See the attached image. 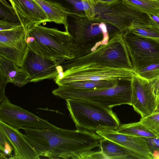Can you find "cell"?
<instances>
[{"label": "cell", "mask_w": 159, "mask_h": 159, "mask_svg": "<svg viewBox=\"0 0 159 159\" xmlns=\"http://www.w3.org/2000/svg\"><path fill=\"white\" fill-rule=\"evenodd\" d=\"M23 135L39 156L49 159H89L103 138L94 131L57 127H24Z\"/></svg>", "instance_id": "1"}, {"label": "cell", "mask_w": 159, "mask_h": 159, "mask_svg": "<svg viewBox=\"0 0 159 159\" xmlns=\"http://www.w3.org/2000/svg\"><path fill=\"white\" fill-rule=\"evenodd\" d=\"M28 48L37 54L60 64L75 58L73 38L68 31L37 25L28 31Z\"/></svg>", "instance_id": "2"}, {"label": "cell", "mask_w": 159, "mask_h": 159, "mask_svg": "<svg viewBox=\"0 0 159 159\" xmlns=\"http://www.w3.org/2000/svg\"><path fill=\"white\" fill-rule=\"evenodd\" d=\"M67 22V31L74 40V58L90 53L109 40L106 24L90 20L84 12L71 10Z\"/></svg>", "instance_id": "3"}, {"label": "cell", "mask_w": 159, "mask_h": 159, "mask_svg": "<svg viewBox=\"0 0 159 159\" xmlns=\"http://www.w3.org/2000/svg\"><path fill=\"white\" fill-rule=\"evenodd\" d=\"M65 100L77 129L95 132L104 128L117 130L121 124L112 108L84 99Z\"/></svg>", "instance_id": "4"}, {"label": "cell", "mask_w": 159, "mask_h": 159, "mask_svg": "<svg viewBox=\"0 0 159 159\" xmlns=\"http://www.w3.org/2000/svg\"><path fill=\"white\" fill-rule=\"evenodd\" d=\"M52 93L65 100L84 99L111 108L123 104L131 106V80L125 81L112 87L95 89L58 86L52 91Z\"/></svg>", "instance_id": "5"}, {"label": "cell", "mask_w": 159, "mask_h": 159, "mask_svg": "<svg viewBox=\"0 0 159 159\" xmlns=\"http://www.w3.org/2000/svg\"><path fill=\"white\" fill-rule=\"evenodd\" d=\"M96 63L112 67L133 69L123 34L118 32L106 44L81 57L66 61L61 65L78 66Z\"/></svg>", "instance_id": "6"}, {"label": "cell", "mask_w": 159, "mask_h": 159, "mask_svg": "<svg viewBox=\"0 0 159 159\" xmlns=\"http://www.w3.org/2000/svg\"><path fill=\"white\" fill-rule=\"evenodd\" d=\"M95 16L91 20L111 25L123 33L135 27H151L148 15L124 2L116 0L109 4L98 1Z\"/></svg>", "instance_id": "7"}, {"label": "cell", "mask_w": 159, "mask_h": 159, "mask_svg": "<svg viewBox=\"0 0 159 159\" xmlns=\"http://www.w3.org/2000/svg\"><path fill=\"white\" fill-rule=\"evenodd\" d=\"M61 65L63 70V76L54 79L57 85L84 80H131L136 74L133 69L112 67L96 63L74 66Z\"/></svg>", "instance_id": "8"}, {"label": "cell", "mask_w": 159, "mask_h": 159, "mask_svg": "<svg viewBox=\"0 0 159 159\" xmlns=\"http://www.w3.org/2000/svg\"><path fill=\"white\" fill-rule=\"evenodd\" d=\"M123 34L136 73L150 65L159 63V41L141 37L130 30Z\"/></svg>", "instance_id": "9"}, {"label": "cell", "mask_w": 159, "mask_h": 159, "mask_svg": "<svg viewBox=\"0 0 159 159\" xmlns=\"http://www.w3.org/2000/svg\"><path fill=\"white\" fill-rule=\"evenodd\" d=\"M0 103V121L18 130L24 127L39 129L57 127L32 113L11 103L7 97Z\"/></svg>", "instance_id": "10"}, {"label": "cell", "mask_w": 159, "mask_h": 159, "mask_svg": "<svg viewBox=\"0 0 159 159\" xmlns=\"http://www.w3.org/2000/svg\"><path fill=\"white\" fill-rule=\"evenodd\" d=\"M27 30L21 24L14 27L0 30V56L20 67L29 49Z\"/></svg>", "instance_id": "11"}, {"label": "cell", "mask_w": 159, "mask_h": 159, "mask_svg": "<svg viewBox=\"0 0 159 159\" xmlns=\"http://www.w3.org/2000/svg\"><path fill=\"white\" fill-rule=\"evenodd\" d=\"M131 106L141 117L152 114L159 102L150 81L136 73L131 80Z\"/></svg>", "instance_id": "12"}, {"label": "cell", "mask_w": 159, "mask_h": 159, "mask_svg": "<svg viewBox=\"0 0 159 159\" xmlns=\"http://www.w3.org/2000/svg\"><path fill=\"white\" fill-rule=\"evenodd\" d=\"M59 65L57 60L43 57L29 48L20 67L28 75L30 82H37L55 79L59 74Z\"/></svg>", "instance_id": "13"}, {"label": "cell", "mask_w": 159, "mask_h": 159, "mask_svg": "<svg viewBox=\"0 0 159 159\" xmlns=\"http://www.w3.org/2000/svg\"><path fill=\"white\" fill-rule=\"evenodd\" d=\"M95 133L103 138L120 145L130 153L133 159H154L153 152L143 138L119 133L116 130L104 128Z\"/></svg>", "instance_id": "14"}, {"label": "cell", "mask_w": 159, "mask_h": 159, "mask_svg": "<svg viewBox=\"0 0 159 159\" xmlns=\"http://www.w3.org/2000/svg\"><path fill=\"white\" fill-rule=\"evenodd\" d=\"M21 24L28 30L36 25L48 22L47 16L34 0H9Z\"/></svg>", "instance_id": "15"}, {"label": "cell", "mask_w": 159, "mask_h": 159, "mask_svg": "<svg viewBox=\"0 0 159 159\" xmlns=\"http://www.w3.org/2000/svg\"><path fill=\"white\" fill-rule=\"evenodd\" d=\"M0 130L6 136L13 148L11 159H39L38 153L18 130L0 121Z\"/></svg>", "instance_id": "16"}, {"label": "cell", "mask_w": 159, "mask_h": 159, "mask_svg": "<svg viewBox=\"0 0 159 159\" xmlns=\"http://www.w3.org/2000/svg\"><path fill=\"white\" fill-rule=\"evenodd\" d=\"M0 75L7 82L21 87L30 82L27 73L15 63L0 56Z\"/></svg>", "instance_id": "17"}, {"label": "cell", "mask_w": 159, "mask_h": 159, "mask_svg": "<svg viewBox=\"0 0 159 159\" xmlns=\"http://www.w3.org/2000/svg\"><path fill=\"white\" fill-rule=\"evenodd\" d=\"M41 7L45 13L48 22H54L64 25L65 30L67 31V17L71 10L61 4L48 0H34Z\"/></svg>", "instance_id": "18"}, {"label": "cell", "mask_w": 159, "mask_h": 159, "mask_svg": "<svg viewBox=\"0 0 159 159\" xmlns=\"http://www.w3.org/2000/svg\"><path fill=\"white\" fill-rule=\"evenodd\" d=\"M98 147L100 151H96L95 159H133L126 149L108 139H102Z\"/></svg>", "instance_id": "19"}, {"label": "cell", "mask_w": 159, "mask_h": 159, "mask_svg": "<svg viewBox=\"0 0 159 159\" xmlns=\"http://www.w3.org/2000/svg\"><path fill=\"white\" fill-rule=\"evenodd\" d=\"M126 81L84 80L70 82L58 85L76 89H95L112 87Z\"/></svg>", "instance_id": "20"}, {"label": "cell", "mask_w": 159, "mask_h": 159, "mask_svg": "<svg viewBox=\"0 0 159 159\" xmlns=\"http://www.w3.org/2000/svg\"><path fill=\"white\" fill-rule=\"evenodd\" d=\"M117 130L120 133L142 137H159L139 122L121 124Z\"/></svg>", "instance_id": "21"}, {"label": "cell", "mask_w": 159, "mask_h": 159, "mask_svg": "<svg viewBox=\"0 0 159 159\" xmlns=\"http://www.w3.org/2000/svg\"><path fill=\"white\" fill-rule=\"evenodd\" d=\"M48 0L55 2L59 0L66 2L73 6V9L72 11L76 12H84L90 19H93L95 16V8L97 4L96 0Z\"/></svg>", "instance_id": "22"}, {"label": "cell", "mask_w": 159, "mask_h": 159, "mask_svg": "<svg viewBox=\"0 0 159 159\" xmlns=\"http://www.w3.org/2000/svg\"><path fill=\"white\" fill-rule=\"evenodd\" d=\"M138 11L147 15L159 12V2L152 0H122Z\"/></svg>", "instance_id": "23"}, {"label": "cell", "mask_w": 159, "mask_h": 159, "mask_svg": "<svg viewBox=\"0 0 159 159\" xmlns=\"http://www.w3.org/2000/svg\"><path fill=\"white\" fill-rule=\"evenodd\" d=\"M0 20L20 23L15 10L5 0H0Z\"/></svg>", "instance_id": "24"}, {"label": "cell", "mask_w": 159, "mask_h": 159, "mask_svg": "<svg viewBox=\"0 0 159 159\" xmlns=\"http://www.w3.org/2000/svg\"><path fill=\"white\" fill-rule=\"evenodd\" d=\"M139 122L159 137V112L141 117Z\"/></svg>", "instance_id": "25"}, {"label": "cell", "mask_w": 159, "mask_h": 159, "mask_svg": "<svg viewBox=\"0 0 159 159\" xmlns=\"http://www.w3.org/2000/svg\"><path fill=\"white\" fill-rule=\"evenodd\" d=\"M136 73L150 81L159 76V63L150 65L138 70Z\"/></svg>", "instance_id": "26"}, {"label": "cell", "mask_w": 159, "mask_h": 159, "mask_svg": "<svg viewBox=\"0 0 159 159\" xmlns=\"http://www.w3.org/2000/svg\"><path fill=\"white\" fill-rule=\"evenodd\" d=\"M130 30L141 37L159 41V30L156 28L152 27H135Z\"/></svg>", "instance_id": "27"}, {"label": "cell", "mask_w": 159, "mask_h": 159, "mask_svg": "<svg viewBox=\"0 0 159 159\" xmlns=\"http://www.w3.org/2000/svg\"><path fill=\"white\" fill-rule=\"evenodd\" d=\"M13 148L3 133L0 130V159H7L11 156Z\"/></svg>", "instance_id": "28"}, {"label": "cell", "mask_w": 159, "mask_h": 159, "mask_svg": "<svg viewBox=\"0 0 159 159\" xmlns=\"http://www.w3.org/2000/svg\"><path fill=\"white\" fill-rule=\"evenodd\" d=\"M143 138L146 140L152 152L155 151L159 152V137H151Z\"/></svg>", "instance_id": "29"}, {"label": "cell", "mask_w": 159, "mask_h": 159, "mask_svg": "<svg viewBox=\"0 0 159 159\" xmlns=\"http://www.w3.org/2000/svg\"><path fill=\"white\" fill-rule=\"evenodd\" d=\"M148 16L150 26L159 30V14H149Z\"/></svg>", "instance_id": "30"}, {"label": "cell", "mask_w": 159, "mask_h": 159, "mask_svg": "<svg viewBox=\"0 0 159 159\" xmlns=\"http://www.w3.org/2000/svg\"><path fill=\"white\" fill-rule=\"evenodd\" d=\"M20 24V23H16L5 20H0V30L10 29Z\"/></svg>", "instance_id": "31"}, {"label": "cell", "mask_w": 159, "mask_h": 159, "mask_svg": "<svg viewBox=\"0 0 159 159\" xmlns=\"http://www.w3.org/2000/svg\"><path fill=\"white\" fill-rule=\"evenodd\" d=\"M7 83L4 77L0 75V102L6 97L5 95V88Z\"/></svg>", "instance_id": "32"}, {"label": "cell", "mask_w": 159, "mask_h": 159, "mask_svg": "<svg viewBox=\"0 0 159 159\" xmlns=\"http://www.w3.org/2000/svg\"><path fill=\"white\" fill-rule=\"evenodd\" d=\"M150 81L153 92L159 102V76Z\"/></svg>", "instance_id": "33"}, {"label": "cell", "mask_w": 159, "mask_h": 159, "mask_svg": "<svg viewBox=\"0 0 159 159\" xmlns=\"http://www.w3.org/2000/svg\"><path fill=\"white\" fill-rule=\"evenodd\" d=\"M116 0H98L99 2L107 4L112 3Z\"/></svg>", "instance_id": "34"}, {"label": "cell", "mask_w": 159, "mask_h": 159, "mask_svg": "<svg viewBox=\"0 0 159 159\" xmlns=\"http://www.w3.org/2000/svg\"><path fill=\"white\" fill-rule=\"evenodd\" d=\"M158 112H159V102L158 103L156 110L153 113Z\"/></svg>", "instance_id": "35"}, {"label": "cell", "mask_w": 159, "mask_h": 159, "mask_svg": "<svg viewBox=\"0 0 159 159\" xmlns=\"http://www.w3.org/2000/svg\"><path fill=\"white\" fill-rule=\"evenodd\" d=\"M154 1H156L159 2V0H152Z\"/></svg>", "instance_id": "36"}, {"label": "cell", "mask_w": 159, "mask_h": 159, "mask_svg": "<svg viewBox=\"0 0 159 159\" xmlns=\"http://www.w3.org/2000/svg\"><path fill=\"white\" fill-rule=\"evenodd\" d=\"M156 159H159V155L157 157Z\"/></svg>", "instance_id": "37"}, {"label": "cell", "mask_w": 159, "mask_h": 159, "mask_svg": "<svg viewBox=\"0 0 159 159\" xmlns=\"http://www.w3.org/2000/svg\"></svg>", "instance_id": "38"}, {"label": "cell", "mask_w": 159, "mask_h": 159, "mask_svg": "<svg viewBox=\"0 0 159 159\" xmlns=\"http://www.w3.org/2000/svg\"></svg>", "instance_id": "39"}]
</instances>
